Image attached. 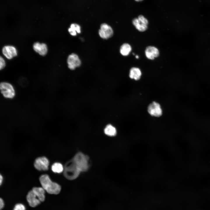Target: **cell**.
Returning a JSON list of instances; mask_svg holds the SVG:
<instances>
[{"instance_id":"1","label":"cell","mask_w":210,"mask_h":210,"mask_svg":"<svg viewBox=\"0 0 210 210\" xmlns=\"http://www.w3.org/2000/svg\"><path fill=\"white\" fill-rule=\"evenodd\" d=\"M39 181L42 188L48 193L53 194H59L61 187L57 183L52 181L47 174H43L40 177Z\"/></svg>"},{"instance_id":"2","label":"cell","mask_w":210,"mask_h":210,"mask_svg":"<svg viewBox=\"0 0 210 210\" xmlns=\"http://www.w3.org/2000/svg\"><path fill=\"white\" fill-rule=\"evenodd\" d=\"M64 175L67 179L73 180L79 176L80 171L72 159L65 164L64 169Z\"/></svg>"},{"instance_id":"3","label":"cell","mask_w":210,"mask_h":210,"mask_svg":"<svg viewBox=\"0 0 210 210\" xmlns=\"http://www.w3.org/2000/svg\"><path fill=\"white\" fill-rule=\"evenodd\" d=\"M73 160L80 172H85L89 167V158L81 153L76 154Z\"/></svg>"},{"instance_id":"4","label":"cell","mask_w":210,"mask_h":210,"mask_svg":"<svg viewBox=\"0 0 210 210\" xmlns=\"http://www.w3.org/2000/svg\"><path fill=\"white\" fill-rule=\"evenodd\" d=\"M0 90L2 96L6 99H12L15 96L16 92L14 86L8 82H1L0 84Z\"/></svg>"},{"instance_id":"5","label":"cell","mask_w":210,"mask_h":210,"mask_svg":"<svg viewBox=\"0 0 210 210\" xmlns=\"http://www.w3.org/2000/svg\"><path fill=\"white\" fill-rule=\"evenodd\" d=\"M49 162L48 159L45 157H39L37 158L34 163L35 168L39 171H46L48 169Z\"/></svg>"},{"instance_id":"6","label":"cell","mask_w":210,"mask_h":210,"mask_svg":"<svg viewBox=\"0 0 210 210\" xmlns=\"http://www.w3.org/2000/svg\"><path fill=\"white\" fill-rule=\"evenodd\" d=\"M100 36L103 39H108L111 37L113 35V31L112 28L108 24L104 23L100 26L99 31Z\"/></svg>"},{"instance_id":"7","label":"cell","mask_w":210,"mask_h":210,"mask_svg":"<svg viewBox=\"0 0 210 210\" xmlns=\"http://www.w3.org/2000/svg\"><path fill=\"white\" fill-rule=\"evenodd\" d=\"M68 67L71 70H74L80 66L81 61L78 56L76 54L72 53L68 57L67 60Z\"/></svg>"},{"instance_id":"8","label":"cell","mask_w":210,"mask_h":210,"mask_svg":"<svg viewBox=\"0 0 210 210\" xmlns=\"http://www.w3.org/2000/svg\"><path fill=\"white\" fill-rule=\"evenodd\" d=\"M148 111L151 115L155 117L160 116L162 114V110L160 105L155 102L149 105Z\"/></svg>"},{"instance_id":"9","label":"cell","mask_w":210,"mask_h":210,"mask_svg":"<svg viewBox=\"0 0 210 210\" xmlns=\"http://www.w3.org/2000/svg\"><path fill=\"white\" fill-rule=\"evenodd\" d=\"M2 52L4 55L8 59H11L17 55L16 48L11 46H4L2 49Z\"/></svg>"},{"instance_id":"10","label":"cell","mask_w":210,"mask_h":210,"mask_svg":"<svg viewBox=\"0 0 210 210\" xmlns=\"http://www.w3.org/2000/svg\"><path fill=\"white\" fill-rule=\"evenodd\" d=\"M145 55L146 57L150 60H154L158 57L159 51L156 47L152 46L147 47L145 50Z\"/></svg>"},{"instance_id":"11","label":"cell","mask_w":210,"mask_h":210,"mask_svg":"<svg viewBox=\"0 0 210 210\" xmlns=\"http://www.w3.org/2000/svg\"><path fill=\"white\" fill-rule=\"evenodd\" d=\"M27 200L29 206L32 207L36 206L41 202L32 190L28 192L27 196Z\"/></svg>"},{"instance_id":"12","label":"cell","mask_w":210,"mask_h":210,"mask_svg":"<svg viewBox=\"0 0 210 210\" xmlns=\"http://www.w3.org/2000/svg\"><path fill=\"white\" fill-rule=\"evenodd\" d=\"M33 48L36 52L42 56L46 55L48 51L47 45L44 43L36 42L33 44Z\"/></svg>"},{"instance_id":"13","label":"cell","mask_w":210,"mask_h":210,"mask_svg":"<svg viewBox=\"0 0 210 210\" xmlns=\"http://www.w3.org/2000/svg\"><path fill=\"white\" fill-rule=\"evenodd\" d=\"M141 75V71L138 68L133 67L130 69L129 76L131 78L138 80L140 79Z\"/></svg>"},{"instance_id":"14","label":"cell","mask_w":210,"mask_h":210,"mask_svg":"<svg viewBox=\"0 0 210 210\" xmlns=\"http://www.w3.org/2000/svg\"><path fill=\"white\" fill-rule=\"evenodd\" d=\"M38 199L41 202H43L45 199V190L42 187H34L32 190Z\"/></svg>"},{"instance_id":"15","label":"cell","mask_w":210,"mask_h":210,"mask_svg":"<svg viewBox=\"0 0 210 210\" xmlns=\"http://www.w3.org/2000/svg\"><path fill=\"white\" fill-rule=\"evenodd\" d=\"M132 23L136 28L140 32H144L148 28L147 25L141 23L137 18H134L132 20Z\"/></svg>"},{"instance_id":"16","label":"cell","mask_w":210,"mask_h":210,"mask_svg":"<svg viewBox=\"0 0 210 210\" xmlns=\"http://www.w3.org/2000/svg\"><path fill=\"white\" fill-rule=\"evenodd\" d=\"M131 46L127 43H124L121 46L120 48V54L123 56H128L132 50Z\"/></svg>"},{"instance_id":"17","label":"cell","mask_w":210,"mask_h":210,"mask_svg":"<svg viewBox=\"0 0 210 210\" xmlns=\"http://www.w3.org/2000/svg\"><path fill=\"white\" fill-rule=\"evenodd\" d=\"M68 31L70 34L73 36L76 35L77 33H80L81 32L80 26L76 24H72L68 29Z\"/></svg>"},{"instance_id":"18","label":"cell","mask_w":210,"mask_h":210,"mask_svg":"<svg viewBox=\"0 0 210 210\" xmlns=\"http://www.w3.org/2000/svg\"><path fill=\"white\" fill-rule=\"evenodd\" d=\"M104 133L110 136H115L116 134V130L115 127L111 125L106 126L104 130Z\"/></svg>"},{"instance_id":"19","label":"cell","mask_w":210,"mask_h":210,"mask_svg":"<svg viewBox=\"0 0 210 210\" xmlns=\"http://www.w3.org/2000/svg\"><path fill=\"white\" fill-rule=\"evenodd\" d=\"M51 169L54 172L60 173L63 171L64 168L61 163L55 162L52 165Z\"/></svg>"},{"instance_id":"20","label":"cell","mask_w":210,"mask_h":210,"mask_svg":"<svg viewBox=\"0 0 210 210\" xmlns=\"http://www.w3.org/2000/svg\"><path fill=\"white\" fill-rule=\"evenodd\" d=\"M138 20L141 23L145 25H148V20L142 15H139L137 18Z\"/></svg>"},{"instance_id":"21","label":"cell","mask_w":210,"mask_h":210,"mask_svg":"<svg viewBox=\"0 0 210 210\" xmlns=\"http://www.w3.org/2000/svg\"><path fill=\"white\" fill-rule=\"evenodd\" d=\"M13 210H25V208L22 204H18L14 206Z\"/></svg>"},{"instance_id":"22","label":"cell","mask_w":210,"mask_h":210,"mask_svg":"<svg viewBox=\"0 0 210 210\" xmlns=\"http://www.w3.org/2000/svg\"><path fill=\"white\" fill-rule=\"evenodd\" d=\"M5 66V62L4 60L1 56L0 57V69H3Z\"/></svg>"},{"instance_id":"23","label":"cell","mask_w":210,"mask_h":210,"mask_svg":"<svg viewBox=\"0 0 210 210\" xmlns=\"http://www.w3.org/2000/svg\"><path fill=\"white\" fill-rule=\"evenodd\" d=\"M4 206V203L3 200L1 198L0 199V209H2Z\"/></svg>"},{"instance_id":"24","label":"cell","mask_w":210,"mask_h":210,"mask_svg":"<svg viewBox=\"0 0 210 210\" xmlns=\"http://www.w3.org/2000/svg\"><path fill=\"white\" fill-rule=\"evenodd\" d=\"M3 180V177L1 174L0 175V184L1 185Z\"/></svg>"},{"instance_id":"25","label":"cell","mask_w":210,"mask_h":210,"mask_svg":"<svg viewBox=\"0 0 210 210\" xmlns=\"http://www.w3.org/2000/svg\"><path fill=\"white\" fill-rule=\"evenodd\" d=\"M136 1H143V0H135Z\"/></svg>"},{"instance_id":"26","label":"cell","mask_w":210,"mask_h":210,"mask_svg":"<svg viewBox=\"0 0 210 210\" xmlns=\"http://www.w3.org/2000/svg\"><path fill=\"white\" fill-rule=\"evenodd\" d=\"M135 57L136 59H138L139 58V57L138 55H136Z\"/></svg>"}]
</instances>
